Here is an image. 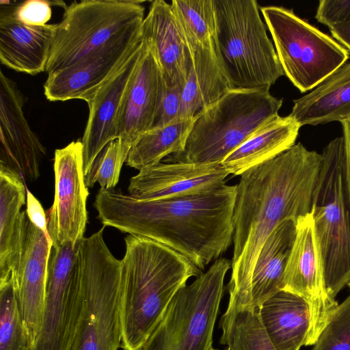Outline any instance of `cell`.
Listing matches in <instances>:
<instances>
[{
	"mask_svg": "<svg viewBox=\"0 0 350 350\" xmlns=\"http://www.w3.org/2000/svg\"><path fill=\"white\" fill-rule=\"evenodd\" d=\"M79 243L52 246L42 325L31 350H70L82 308Z\"/></svg>",
	"mask_w": 350,
	"mask_h": 350,
	"instance_id": "cell-12",
	"label": "cell"
},
{
	"mask_svg": "<svg viewBox=\"0 0 350 350\" xmlns=\"http://www.w3.org/2000/svg\"><path fill=\"white\" fill-rule=\"evenodd\" d=\"M332 37L350 51V22L329 29Z\"/></svg>",
	"mask_w": 350,
	"mask_h": 350,
	"instance_id": "cell-38",
	"label": "cell"
},
{
	"mask_svg": "<svg viewBox=\"0 0 350 350\" xmlns=\"http://www.w3.org/2000/svg\"><path fill=\"white\" fill-rule=\"evenodd\" d=\"M345 147V170L347 189L350 200V120L341 122Z\"/></svg>",
	"mask_w": 350,
	"mask_h": 350,
	"instance_id": "cell-37",
	"label": "cell"
},
{
	"mask_svg": "<svg viewBox=\"0 0 350 350\" xmlns=\"http://www.w3.org/2000/svg\"><path fill=\"white\" fill-rule=\"evenodd\" d=\"M237 185L182 197L140 200L100 189L94 206L103 226L146 237L180 253L203 271L230 246Z\"/></svg>",
	"mask_w": 350,
	"mask_h": 350,
	"instance_id": "cell-2",
	"label": "cell"
},
{
	"mask_svg": "<svg viewBox=\"0 0 350 350\" xmlns=\"http://www.w3.org/2000/svg\"><path fill=\"white\" fill-rule=\"evenodd\" d=\"M55 196L46 211L47 230L53 245H77L84 238L89 195L85 183L83 146L72 142L54 154Z\"/></svg>",
	"mask_w": 350,
	"mask_h": 350,
	"instance_id": "cell-13",
	"label": "cell"
},
{
	"mask_svg": "<svg viewBox=\"0 0 350 350\" xmlns=\"http://www.w3.org/2000/svg\"><path fill=\"white\" fill-rule=\"evenodd\" d=\"M25 211L31 222L49 237L46 213L39 200L28 189L26 194Z\"/></svg>",
	"mask_w": 350,
	"mask_h": 350,
	"instance_id": "cell-36",
	"label": "cell"
},
{
	"mask_svg": "<svg viewBox=\"0 0 350 350\" xmlns=\"http://www.w3.org/2000/svg\"><path fill=\"white\" fill-rule=\"evenodd\" d=\"M300 128L289 115H278L260 127L226 156L221 163L230 174L241 175L295 145Z\"/></svg>",
	"mask_w": 350,
	"mask_h": 350,
	"instance_id": "cell-27",
	"label": "cell"
},
{
	"mask_svg": "<svg viewBox=\"0 0 350 350\" xmlns=\"http://www.w3.org/2000/svg\"><path fill=\"white\" fill-rule=\"evenodd\" d=\"M12 274L0 283V350H31Z\"/></svg>",
	"mask_w": 350,
	"mask_h": 350,
	"instance_id": "cell-30",
	"label": "cell"
},
{
	"mask_svg": "<svg viewBox=\"0 0 350 350\" xmlns=\"http://www.w3.org/2000/svg\"><path fill=\"white\" fill-rule=\"evenodd\" d=\"M143 49L142 40L118 71L87 102L89 116L81 140L85 174L104 148L118 139L122 105Z\"/></svg>",
	"mask_w": 350,
	"mask_h": 350,
	"instance_id": "cell-18",
	"label": "cell"
},
{
	"mask_svg": "<svg viewBox=\"0 0 350 350\" xmlns=\"http://www.w3.org/2000/svg\"><path fill=\"white\" fill-rule=\"evenodd\" d=\"M211 350H219V349H214V348L213 347L212 349H211Z\"/></svg>",
	"mask_w": 350,
	"mask_h": 350,
	"instance_id": "cell-40",
	"label": "cell"
},
{
	"mask_svg": "<svg viewBox=\"0 0 350 350\" xmlns=\"http://www.w3.org/2000/svg\"><path fill=\"white\" fill-rule=\"evenodd\" d=\"M142 36L152 46L166 85H185L191 67V55L171 4L163 0L151 2L142 23Z\"/></svg>",
	"mask_w": 350,
	"mask_h": 350,
	"instance_id": "cell-21",
	"label": "cell"
},
{
	"mask_svg": "<svg viewBox=\"0 0 350 350\" xmlns=\"http://www.w3.org/2000/svg\"><path fill=\"white\" fill-rule=\"evenodd\" d=\"M262 324L276 350H299L308 343L310 314L306 301L281 290L258 308Z\"/></svg>",
	"mask_w": 350,
	"mask_h": 350,
	"instance_id": "cell-23",
	"label": "cell"
},
{
	"mask_svg": "<svg viewBox=\"0 0 350 350\" xmlns=\"http://www.w3.org/2000/svg\"><path fill=\"white\" fill-rule=\"evenodd\" d=\"M323 157L296 144L247 170L237 184L228 307L247 308L254 267L273 230L310 213Z\"/></svg>",
	"mask_w": 350,
	"mask_h": 350,
	"instance_id": "cell-1",
	"label": "cell"
},
{
	"mask_svg": "<svg viewBox=\"0 0 350 350\" xmlns=\"http://www.w3.org/2000/svg\"><path fill=\"white\" fill-rule=\"evenodd\" d=\"M129 150L118 139L110 142L99 153L85 174L86 186L92 187L98 182L102 189H114Z\"/></svg>",
	"mask_w": 350,
	"mask_h": 350,
	"instance_id": "cell-31",
	"label": "cell"
},
{
	"mask_svg": "<svg viewBox=\"0 0 350 350\" xmlns=\"http://www.w3.org/2000/svg\"><path fill=\"white\" fill-rule=\"evenodd\" d=\"M195 118H180L164 126L142 133L131 146L127 165L140 170L160 163L166 157L182 152Z\"/></svg>",
	"mask_w": 350,
	"mask_h": 350,
	"instance_id": "cell-28",
	"label": "cell"
},
{
	"mask_svg": "<svg viewBox=\"0 0 350 350\" xmlns=\"http://www.w3.org/2000/svg\"><path fill=\"white\" fill-rule=\"evenodd\" d=\"M56 24L27 25L9 9L0 14V61L16 72L36 75L46 72Z\"/></svg>",
	"mask_w": 350,
	"mask_h": 350,
	"instance_id": "cell-22",
	"label": "cell"
},
{
	"mask_svg": "<svg viewBox=\"0 0 350 350\" xmlns=\"http://www.w3.org/2000/svg\"><path fill=\"white\" fill-rule=\"evenodd\" d=\"M121 260L123 350H137L146 340L177 292L202 271L175 250L129 234Z\"/></svg>",
	"mask_w": 350,
	"mask_h": 350,
	"instance_id": "cell-3",
	"label": "cell"
},
{
	"mask_svg": "<svg viewBox=\"0 0 350 350\" xmlns=\"http://www.w3.org/2000/svg\"><path fill=\"white\" fill-rule=\"evenodd\" d=\"M282 99L269 90H230L195 118L185 150L167 163H221L260 127L278 116Z\"/></svg>",
	"mask_w": 350,
	"mask_h": 350,
	"instance_id": "cell-5",
	"label": "cell"
},
{
	"mask_svg": "<svg viewBox=\"0 0 350 350\" xmlns=\"http://www.w3.org/2000/svg\"><path fill=\"white\" fill-rule=\"evenodd\" d=\"M183 29L191 67L183 87L180 118H196L230 90L215 37L213 0H172Z\"/></svg>",
	"mask_w": 350,
	"mask_h": 350,
	"instance_id": "cell-11",
	"label": "cell"
},
{
	"mask_svg": "<svg viewBox=\"0 0 350 350\" xmlns=\"http://www.w3.org/2000/svg\"><path fill=\"white\" fill-rule=\"evenodd\" d=\"M52 245L51 238L33 224L26 215L20 257L12 274L32 346L42 325L47 265Z\"/></svg>",
	"mask_w": 350,
	"mask_h": 350,
	"instance_id": "cell-19",
	"label": "cell"
},
{
	"mask_svg": "<svg viewBox=\"0 0 350 350\" xmlns=\"http://www.w3.org/2000/svg\"><path fill=\"white\" fill-rule=\"evenodd\" d=\"M215 37L230 90H269L284 75L255 0H213Z\"/></svg>",
	"mask_w": 350,
	"mask_h": 350,
	"instance_id": "cell-4",
	"label": "cell"
},
{
	"mask_svg": "<svg viewBox=\"0 0 350 350\" xmlns=\"http://www.w3.org/2000/svg\"><path fill=\"white\" fill-rule=\"evenodd\" d=\"M226 350H229V349H226Z\"/></svg>",
	"mask_w": 350,
	"mask_h": 350,
	"instance_id": "cell-41",
	"label": "cell"
},
{
	"mask_svg": "<svg viewBox=\"0 0 350 350\" xmlns=\"http://www.w3.org/2000/svg\"><path fill=\"white\" fill-rule=\"evenodd\" d=\"M347 285L350 288V278Z\"/></svg>",
	"mask_w": 350,
	"mask_h": 350,
	"instance_id": "cell-39",
	"label": "cell"
},
{
	"mask_svg": "<svg viewBox=\"0 0 350 350\" xmlns=\"http://www.w3.org/2000/svg\"><path fill=\"white\" fill-rule=\"evenodd\" d=\"M144 10L141 1H74L56 24L46 72L66 69L142 25Z\"/></svg>",
	"mask_w": 350,
	"mask_h": 350,
	"instance_id": "cell-9",
	"label": "cell"
},
{
	"mask_svg": "<svg viewBox=\"0 0 350 350\" xmlns=\"http://www.w3.org/2000/svg\"><path fill=\"white\" fill-rule=\"evenodd\" d=\"M312 350H350V296L338 304Z\"/></svg>",
	"mask_w": 350,
	"mask_h": 350,
	"instance_id": "cell-32",
	"label": "cell"
},
{
	"mask_svg": "<svg viewBox=\"0 0 350 350\" xmlns=\"http://www.w3.org/2000/svg\"><path fill=\"white\" fill-rule=\"evenodd\" d=\"M297 232V221L288 219L269 235L258 254L252 271L247 308H258L282 290L283 278Z\"/></svg>",
	"mask_w": 350,
	"mask_h": 350,
	"instance_id": "cell-24",
	"label": "cell"
},
{
	"mask_svg": "<svg viewBox=\"0 0 350 350\" xmlns=\"http://www.w3.org/2000/svg\"><path fill=\"white\" fill-rule=\"evenodd\" d=\"M293 103L289 116L301 127L350 120V62Z\"/></svg>",
	"mask_w": 350,
	"mask_h": 350,
	"instance_id": "cell-25",
	"label": "cell"
},
{
	"mask_svg": "<svg viewBox=\"0 0 350 350\" xmlns=\"http://www.w3.org/2000/svg\"><path fill=\"white\" fill-rule=\"evenodd\" d=\"M105 226L79 244L82 308L70 350L121 347V260L107 247Z\"/></svg>",
	"mask_w": 350,
	"mask_h": 350,
	"instance_id": "cell-6",
	"label": "cell"
},
{
	"mask_svg": "<svg viewBox=\"0 0 350 350\" xmlns=\"http://www.w3.org/2000/svg\"><path fill=\"white\" fill-rule=\"evenodd\" d=\"M229 174L221 163L160 162L131 177L128 191L140 200L182 197L216 189Z\"/></svg>",
	"mask_w": 350,
	"mask_h": 350,
	"instance_id": "cell-17",
	"label": "cell"
},
{
	"mask_svg": "<svg viewBox=\"0 0 350 350\" xmlns=\"http://www.w3.org/2000/svg\"><path fill=\"white\" fill-rule=\"evenodd\" d=\"M142 40V54L126 94L118 124V139L129 150L139 135L152 128L166 88L154 49L146 40Z\"/></svg>",
	"mask_w": 350,
	"mask_h": 350,
	"instance_id": "cell-20",
	"label": "cell"
},
{
	"mask_svg": "<svg viewBox=\"0 0 350 350\" xmlns=\"http://www.w3.org/2000/svg\"><path fill=\"white\" fill-rule=\"evenodd\" d=\"M310 213L329 295L335 299L350 278V200L343 137L323 149Z\"/></svg>",
	"mask_w": 350,
	"mask_h": 350,
	"instance_id": "cell-7",
	"label": "cell"
},
{
	"mask_svg": "<svg viewBox=\"0 0 350 350\" xmlns=\"http://www.w3.org/2000/svg\"><path fill=\"white\" fill-rule=\"evenodd\" d=\"M184 85H166L160 106L151 129L164 126L180 118Z\"/></svg>",
	"mask_w": 350,
	"mask_h": 350,
	"instance_id": "cell-34",
	"label": "cell"
},
{
	"mask_svg": "<svg viewBox=\"0 0 350 350\" xmlns=\"http://www.w3.org/2000/svg\"><path fill=\"white\" fill-rule=\"evenodd\" d=\"M260 9L284 73L301 92L314 89L349 59V50L292 10Z\"/></svg>",
	"mask_w": 350,
	"mask_h": 350,
	"instance_id": "cell-10",
	"label": "cell"
},
{
	"mask_svg": "<svg viewBox=\"0 0 350 350\" xmlns=\"http://www.w3.org/2000/svg\"><path fill=\"white\" fill-rule=\"evenodd\" d=\"M315 18L332 29L350 22V0H321Z\"/></svg>",
	"mask_w": 350,
	"mask_h": 350,
	"instance_id": "cell-35",
	"label": "cell"
},
{
	"mask_svg": "<svg viewBox=\"0 0 350 350\" xmlns=\"http://www.w3.org/2000/svg\"><path fill=\"white\" fill-rule=\"evenodd\" d=\"M16 84L0 72V167L31 183L40 176L46 149L31 129Z\"/></svg>",
	"mask_w": 350,
	"mask_h": 350,
	"instance_id": "cell-16",
	"label": "cell"
},
{
	"mask_svg": "<svg viewBox=\"0 0 350 350\" xmlns=\"http://www.w3.org/2000/svg\"><path fill=\"white\" fill-rule=\"evenodd\" d=\"M142 25L129 30L71 66L48 75L44 84L46 98L50 101L81 99L87 103L140 44Z\"/></svg>",
	"mask_w": 350,
	"mask_h": 350,
	"instance_id": "cell-15",
	"label": "cell"
},
{
	"mask_svg": "<svg viewBox=\"0 0 350 350\" xmlns=\"http://www.w3.org/2000/svg\"><path fill=\"white\" fill-rule=\"evenodd\" d=\"M221 343L229 350H276L262 324L258 308L227 307Z\"/></svg>",
	"mask_w": 350,
	"mask_h": 350,
	"instance_id": "cell-29",
	"label": "cell"
},
{
	"mask_svg": "<svg viewBox=\"0 0 350 350\" xmlns=\"http://www.w3.org/2000/svg\"><path fill=\"white\" fill-rule=\"evenodd\" d=\"M282 290L301 297L310 314L307 346L313 345L338 306L326 288L311 213L297 221V232L283 278Z\"/></svg>",
	"mask_w": 350,
	"mask_h": 350,
	"instance_id": "cell-14",
	"label": "cell"
},
{
	"mask_svg": "<svg viewBox=\"0 0 350 350\" xmlns=\"http://www.w3.org/2000/svg\"><path fill=\"white\" fill-rule=\"evenodd\" d=\"M25 183L13 172L0 167V283L7 281L20 257L26 211Z\"/></svg>",
	"mask_w": 350,
	"mask_h": 350,
	"instance_id": "cell-26",
	"label": "cell"
},
{
	"mask_svg": "<svg viewBox=\"0 0 350 350\" xmlns=\"http://www.w3.org/2000/svg\"><path fill=\"white\" fill-rule=\"evenodd\" d=\"M230 268L227 258L217 259L181 288L137 350H211L224 279Z\"/></svg>",
	"mask_w": 350,
	"mask_h": 350,
	"instance_id": "cell-8",
	"label": "cell"
},
{
	"mask_svg": "<svg viewBox=\"0 0 350 350\" xmlns=\"http://www.w3.org/2000/svg\"><path fill=\"white\" fill-rule=\"evenodd\" d=\"M18 21L30 25H44L51 17V5L48 1L29 0L9 9Z\"/></svg>",
	"mask_w": 350,
	"mask_h": 350,
	"instance_id": "cell-33",
	"label": "cell"
}]
</instances>
